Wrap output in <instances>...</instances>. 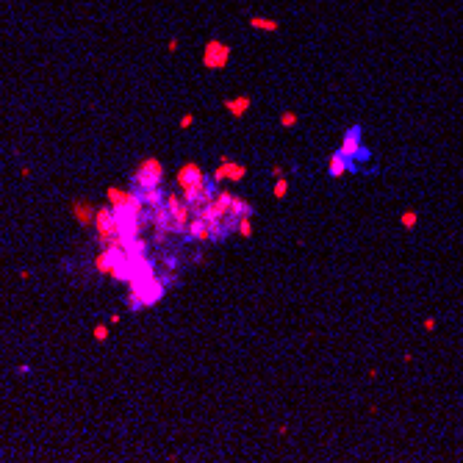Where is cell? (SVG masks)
Segmentation results:
<instances>
[{
	"mask_svg": "<svg viewBox=\"0 0 463 463\" xmlns=\"http://www.w3.org/2000/svg\"><path fill=\"white\" fill-rule=\"evenodd\" d=\"M186 239H191V241H200V244H205V241H214V236H211V225L205 222L203 217H197L194 214V219L189 222V228H186V233H183Z\"/></svg>",
	"mask_w": 463,
	"mask_h": 463,
	"instance_id": "11",
	"label": "cell"
},
{
	"mask_svg": "<svg viewBox=\"0 0 463 463\" xmlns=\"http://www.w3.org/2000/svg\"><path fill=\"white\" fill-rule=\"evenodd\" d=\"M400 225L405 228V231H414L416 225H419V211H414V208L402 211V214H400Z\"/></svg>",
	"mask_w": 463,
	"mask_h": 463,
	"instance_id": "18",
	"label": "cell"
},
{
	"mask_svg": "<svg viewBox=\"0 0 463 463\" xmlns=\"http://www.w3.org/2000/svg\"><path fill=\"white\" fill-rule=\"evenodd\" d=\"M247 178V167L244 164H239V161H231L228 155H222L219 158V164H217V169L211 172V181L217 183H225V181H231V183H241Z\"/></svg>",
	"mask_w": 463,
	"mask_h": 463,
	"instance_id": "7",
	"label": "cell"
},
{
	"mask_svg": "<svg viewBox=\"0 0 463 463\" xmlns=\"http://www.w3.org/2000/svg\"><path fill=\"white\" fill-rule=\"evenodd\" d=\"M164 205H167V211H169L172 233L183 236V233H186V228H189V222L194 219V208H191V205L181 197V191H167V197H164Z\"/></svg>",
	"mask_w": 463,
	"mask_h": 463,
	"instance_id": "4",
	"label": "cell"
},
{
	"mask_svg": "<svg viewBox=\"0 0 463 463\" xmlns=\"http://www.w3.org/2000/svg\"><path fill=\"white\" fill-rule=\"evenodd\" d=\"M347 172H358V164L352 161V158H347V155H341L336 150V153L327 158V175L336 181V178H344Z\"/></svg>",
	"mask_w": 463,
	"mask_h": 463,
	"instance_id": "10",
	"label": "cell"
},
{
	"mask_svg": "<svg viewBox=\"0 0 463 463\" xmlns=\"http://www.w3.org/2000/svg\"><path fill=\"white\" fill-rule=\"evenodd\" d=\"M92 338H94V341H105V338H108V324H94V327H92Z\"/></svg>",
	"mask_w": 463,
	"mask_h": 463,
	"instance_id": "22",
	"label": "cell"
},
{
	"mask_svg": "<svg viewBox=\"0 0 463 463\" xmlns=\"http://www.w3.org/2000/svg\"><path fill=\"white\" fill-rule=\"evenodd\" d=\"M272 175H275V178L283 175V167H280V164H275V167H272Z\"/></svg>",
	"mask_w": 463,
	"mask_h": 463,
	"instance_id": "27",
	"label": "cell"
},
{
	"mask_svg": "<svg viewBox=\"0 0 463 463\" xmlns=\"http://www.w3.org/2000/svg\"><path fill=\"white\" fill-rule=\"evenodd\" d=\"M222 105H225V111L231 114L233 120H241V117H244V114L250 111V105H253V100L247 97V94H241V97H228Z\"/></svg>",
	"mask_w": 463,
	"mask_h": 463,
	"instance_id": "13",
	"label": "cell"
},
{
	"mask_svg": "<svg viewBox=\"0 0 463 463\" xmlns=\"http://www.w3.org/2000/svg\"><path fill=\"white\" fill-rule=\"evenodd\" d=\"M250 28L253 31H267V34H275L280 28L278 20H269V17H250Z\"/></svg>",
	"mask_w": 463,
	"mask_h": 463,
	"instance_id": "17",
	"label": "cell"
},
{
	"mask_svg": "<svg viewBox=\"0 0 463 463\" xmlns=\"http://www.w3.org/2000/svg\"><path fill=\"white\" fill-rule=\"evenodd\" d=\"M125 255L128 253L122 250V247H100L97 255H94V272L103 275V278H111L114 267H117Z\"/></svg>",
	"mask_w": 463,
	"mask_h": 463,
	"instance_id": "8",
	"label": "cell"
},
{
	"mask_svg": "<svg viewBox=\"0 0 463 463\" xmlns=\"http://www.w3.org/2000/svg\"><path fill=\"white\" fill-rule=\"evenodd\" d=\"M20 178H31V167H22L20 169Z\"/></svg>",
	"mask_w": 463,
	"mask_h": 463,
	"instance_id": "29",
	"label": "cell"
},
{
	"mask_svg": "<svg viewBox=\"0 0 463 463\" xmlns=\"http://www.w3.org/2000/svg\"><path fill=\"white\" fill-rule=\"evenodd\" d=\"M167 47H169V53H175V50H178V39H169Z\"/></svg>",
	"mask_w": 463,
	"mask_h": 463,
	"instance_id": "28",
	"label": "cell"
},
{
	"mask_svg": "<svg viewBox=\"0 0 463 463\" xmlns=\"http://www.w3.org/2000/svg\"><path fill=\"white\" fill-rule=\"evenodd\" d=\"M421 327L427 330V333H433V330L438 327V319H435V316H427V319H424V322H421Z\"/></svg>",
	"mask_w": 463,
	"mask_h": 463,
	"instance_id": "24",
	"label": "cell"
},
{
	"mask_svg": "<svg viewBox=\"0 0 463 463\" xmlns=\"http://www.w3.org/2000/svg\"><path fill=\"white\" fill-rule=\"evenodd\" d=\"M338 153L347 155V158H352L358 167L369 161V158H372V150L364 144V128H361V125H350V128H347V131H344V136H341V144H338Z\"/></svg>",
	"mask_w": 463,
	"mask_h": 463,
	"instance_id": "3",
	"label": "cell"
},
{
	"mask_svg": "<svg viewBox=\"0 0 463 463\" xmlns=\"http://www.w3.org/2000/svg\"><path fill=\"white\" fill-rule=\"evenodd\" d=\"M191 125H194V114H183V117H181V120H178V128H181V131H189V128Z\"/></svg>",
	"mask_w": 463,
	"mask_h": 463,
	"instance_id": "23",
	"label": "cell"
},
{
	"mask_svg": "<svg viewBox=\"0 0 463 463\" xmlns=\"http://www.w3.org/2000/svg\"><path fill=\"white\" fill-rule=\"evenodd\" d=\"M128 200H131V191L128 189H120V186H108V189H105V203L111 205V208H120Z\"/></svg>",
	"mask_w": 463,
	"mask_h": 463,
	"instance_id": "15",
	"label": "cell"
},
{
	"mask_svg": "<svg viewBox=\"0 0 463 463\" xmlns=\"http://www.w3.org/2000/svg\"><path fill=\"white\" fill-rule=\"evenodd\" d=\"M136 191H139V189H136ZM139 194H141V200H144V205H147V208H155V205L164 203L167 191H164V186H155V189H141Z\"/></svg>",
	"mask_w": 463,
	"mask_h": 463,
	"instance_id": "16",
	"label": "cell"
},
{
	"mask_svg": "<svg viewBox=\"0 0 463 463\" xmlns=\"http://www.w3.org/2000/svg\"><path fill=\"white\" fill-rule=\"evenodd\" d=\"M70 211H72V217H75V222L81 225V228H86V225L94 222V211H97V205L86 203V200H75V203L70 205Z\"/></svg>",
	"mask_w": 463,
	"mask_h": 463,
	"instance_id": "12",
	"label": "cell"
},
{
	"mask_svg": "<svg viewBox=\"0 0 463 463\" xmlns=\"http://www.w3.org/2000/svg\"><path fill=\"white\" fill-rule=\"evenodd\" d=\"M205 178H208V175L203 172V167H200L197 161H183V164H181V169L175 172V186L183 191V189H189V186H197V183H203Z\"/></svg>",
	"mask_w": 463,
	"mask_h": 463,
	"instance_id": "9",
	"label": "cell"
},
{
	"mask_svg": "<svg viewBox=\"0 0 463 463\" xmlns=\"http://www.w3.org/2000/svg\"><path fill=\"white\" fill-rule=\"evenodd\" d=\"M164 175H167V169H164L161 158H155V155H147V158H141L134 169V189H155V186H164Z\"/></svg>",
	"mask_w": 463,
	"mask_h": 463,
	"instance_id": "2",
	"label": "cell"
},
{
	"mask_svg": "<svg viewBox=\"0 0 463 463\" xmlns=\"http://www.w3.org/2000/svg\"><path fill=\"white\" fill-rule=\"evenodd\" d=\"M272 194H275V200H286V194H288V181H286L283 175L275 181V191H272Z\"/></svg>",
	"mask_w": 463,
	"mask_h": 463,
	"instance_id": "20",
	"label": "cell"
},
{
	"mask_svg": "<svg viewBox=\"0 0 463 463\" xmlns=\"http://www.w3.org/2000/svg\"><path fill=\"white\" fill-rule=\"evenodd\" d=\"M181 197L191 205V208H194V214H197V211L203 208L205 203H211V200L217 197V183L211 181V175H208L203 183H197V186H189V189H183V191H181Z\"/></svg>",
	"mask_w": 463,
	"mask_h": 463,
	"instance_id": "5",
	"label": "cell"
},
{
	"mask_svg": "<svg viewBox=\"0 0 463 463\" xmlns=\"http://www.w3.org/2000/svg\"><path fill=\"white\" fill-rule=\"evenodd\" d=\"M167 291H169L167 280H164L161 275H155V278H150V280L139 283V286H134V288H128L125 302H128V308L131 311L153 308V305H158V302L167 297Z\"/></svg>",
	"mask_w": 463,
	"mask_h": 463,
	"instance_id": "1",
	"label": "cell"
},
{
	"mask_svg": "<svg viewBox=\"0 0 463 463\" xmlns=\"http://www.w3.org/2000/svg\"><path fill=\"white\" fill-rule=\"evenodd\" d=\"M164 264H167V269H175L178 267V258H175V255H167V261H164Z\"/></svg>",
	"mask_w": 463,
	"mask_h": 463,
	"instance_id": "25",
	"label": "cell"
},
{
	"mask_svg": "<svg viewBox=\"0 0 463 463\" xmlns=\"http://www.w3.org/2000/svg\"><path fill=\"white\" fill-rule=\"evenodd\" d=\"M236 233L241 239H250L253 236V217H239L236 219Z\"/></svg>",
	"mask_w": 463,
	"mask_h": 463,
	"instance_id": "19",
	"label": "cell"
},
{
	"mask_svg": "<svg viewBox=\"0 0 463 463\" xmlns=\"http://www.w3.org/2000/svg\"><path fill=\"white\" fill-rule=\"evenodd\" d=\"M231 61V45L222 39H211L203 50V67L205 70H225Z\"/></svg>",
	"mask_w": 463,
	"mask_h": 463,
	"instance_id": "6",
	"label": "cell"
},
{
	"mask_svg": "<svg viewBox=\"0 0 463 463\" xmlns=\"http://www.w3.org/2000/svg\"><path fill=\"white\" fill-rule=\"evenodd\" d=\"M297 122H300L297 111H283V114H280V125H283V128H297Z\"/></svg>",
	"mask_w": 463,
	"mask_h": 463,
	"instance_id": "21",
	"label": "cell"
},
{
	"mask_svg": "<svg viewBox=\"0 0 463 463\" xmlns=\"http://www.w3.org/2000/svg\"><path fill=\"white\" fill-rule=\"evenodd\" d=\"M255 214V205L247 200V197H239V194H233V205H231V217L233 219H239V217H253Z\"/></svg>",
	"mask_w": 463,
	"mask_h": 463,
	"instance_id": "14",
	"label": "cell"
},
{
	"mask_svg": "<svg viewBox=\"0 0 463 463\" xmlns=\"http://www.w3.org/2000/svg\"><path fill=\"white\" fill-rule=\"evenodd\" d=\"M17 372H20V374H31V366L28 364H20V366H17Z\"/></svg>",
	"mask_w": 463,
	"mask_h": 463,
	"instance_id": "26",
	"label": "cell"
}]
</instances>
